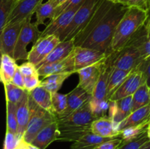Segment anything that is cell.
I'll return each mask as SVG.
<instances>
[{
    "label": "cell",
    "mask_w": 150,
    "mask_h": 149,
    "mask_svg": "<svg viewBox=\"0 0 150 149\" xmlns=\"http://www.w3.org/2000/svg\"><path fill=\"white\" fill-rule=\"evenodd\" d=\"M127 9V6L121 3H114L81 46L98 50L108 55L116 28Z\"/></svg>",
    "instance_id": "obj_1"
},
{
    "label": "cell",
    "mask_w": 150,
    "mask_h": 149,
    "mask_svg": "<svg viewBox=\"0 0 150 149\" xmlns=\"http://www.w3.org/2000/svg\"><path fill=\"white\" fill-rule=\"evenodd\" d=\"M97 118L92 112L89 101L67 116L57 118V140L75 142L91 132L92 123Z\"/></svg>",
    "instance_id": "obj_2"
},
{
    "label": "cell",
    "mask_w": 150,
    "mask_h": 149,
    "mask_svg": "<svg viewBox=\"0 0 150 149\" xmlns=\"http://www.w3.org/2000/svg\"><path fill=\"white\" fill-rule=\"evenodd\" d=\"M148 17V10L136 7H128L116 28L108 55L123 48L134 34L146 23Z\"/></svg>",
    "instance_id": "obj_3"
},
{
    "label": "cell",
    "mask_w": 150,
    "mask_h": 149,
    "mask_svg": "<svg viewBox=\"0 0 150 149\" xmlns=\"http://www.w3.org/2000/svg\"><path fill=\"white\" fill-rule=\"evenodd\" d=\"M29 119L27 127L22 137V140L27 144H30L35 136L41 129L57 121V115L54 113L42 109L37 105L29 95Z\"/></svg>",
    "instance_id": "obj_4"
},
{
    "label": "cell",
    "mask_w": 150,
    "mask_h": 149,
    "mask_svg": "<svg viewBox=\"0 0 150 149\" xmlns=\"http://www.w3.org/2000/svg\"><path fill=\"white\" fill-rule=\"evenodd\" d=\"M102 1L103 0H84L75 13L70 24L60 35V41H67L74 39L89 21Z\"/></svg>",
    "instance_id": "obj_5"
},
{
    "label": "cell",
    "mask_w": 150,
    "mask_h": 149,
    "mask_svg": "<svg viewBox=\"0 0 150 149\" xmlns=\"http://www.w3.org/2000/svg\"><path fill=\"white\" fill-rule=\"evenodd\" d=\"M107 59L111 67L125 71H133L143 64L139 50L129 42L120 51L108 55Z\"/></svg>",
    "instance_id": "obj_6"
},
{
    "label": "cell",
    "mask_w": 150,
    "mask_h": 149,
    "mask_svg": "<svg viewBox=\"0 0 150 149\" xmlns=\"http://www.w3.org/2000/svg\"><path fill=\"white\" fill-rule=\"evenodd\" d=\"M31 19L32 17H29L23 20L13 53V58L16 61L27 60L29 53L27 51L28 45L31 42L35 43L40 36L41 32L38 29V26L32 23Z\"/></svg>",
    "instance_id": "obj_7"
},
{
    "label": "cell",
    "mask_w": 150,
    "mask_h": 149,
    "mask_svg": "<svg viewBox=\"0 0 150 149\" xmlns=\"http://www.w3.org/2000/svg\"><path fill=\"white\" fill-rule=\"evenodd\" d=\"M60 42L59 38L54 34L40 37L33 44L31 51H29L27 61L37 67Z\"/></svg>",
    "instance_id": "obj_8"
},
{
    "label": "cell",
    "mask_w": 150,
    "mask_h": 149,
    "mask_svg": "<svg viewBox=\"0 0 150 149\" xmlns=\"http://www.w3.org/2000/svg\"><path fill=\"white\" fill-rule=\"evenodd\" d=\"M73 56L74 70L76 72L84 67L103 62L108 57V55L102 51L81 46H75Z\"/></svg>",
    "instance_id": "obj_9"
},
{
    "label": "cell",
    "mask_w": 150,
    "mask_h": 149,
    "mask_svg": "<svg viewBox=\"0 0 150 149\" xmlns=\"http://www.w3.org/2000/svg\"><path fill=\"white\" fill-rule=\"evenodd\" d=\"M114 3L115 2L112 1L111 0H103L102 2L97 7L96 10L93 13L92 17L90 18L89 21L85 25L84 27L79 32L76 37L73 39L75 46H81V45L83 41L90 34V33L95 29V28L98 26L99 22L102 20L103 18L108 13V11L111 9V7H112Z\"/></svg>",
    "instance_id": "obj_10"
},
{
    "label": "cell",
    "mask_w": 150,
    "mask_h": 149,
    "mask_svg": "<svg viewBox=\"0 0 150 149\" xmlns=\"http://www.w3.org/2000/svg\"><path fill=\"white\" fill-rule=\"evenodd\" d=\"M146 83L144 73L136 69L122 82L118 89L114 92L108 101H117L128 96H132L142 84Z\"/></svg>",
    "instance_id": "obj_11"
},
{
    "label": "cell",
    "mask_w": 150,
    "mask_h": 149,
    "mask_svg": "<svg viewBox=\"0 0 150 149\" xmlns=\"http://www.w3.org/2000/svg\"><path fill=\"white\" fill-rule=\"evenodd\" d=\"M23 21L8 23L0 34V56L7 54L13 58L15 47Z\"/></svg>",
    "instance_id": "obj_12"
},
{
    "label": "cell",
    "mask_w": 150,
    "mask_h": 149,
    "mask_svg": "<svg viewBox=\"0 0 150 149\" xmlns=\"http://www.w3.org/2000/svg\"><path fill=\"white\" fill-rule=\"evenodd\" d=\"M81 4L76 6L73 8L69 9V10H64L61 14L59 15L57 18L50 20V23L47 25V26L44 29V30L41 32L40 37L46 36V35L54 34L59 38L62 33L64 32V29L70 24L75 13H76L78 9L80 7Z\"/></svg>",
    "instance_id": "obj_13"
},
{
    "label": "cell",
    "mask_w": 150,
    "mask_h": 149,
    "mask_svg": "<svg viewBox=\"0 0 150 149\" xmlns=\"http://www.w3.org/2000/svg\"><path fill=\"white\" fill-rule=\"evenodd\" d=\"M42 1L43 0H18L10 13L7 24L23 21L27 18L32 17Z\"/></svg>",
    "instance_id": "obj_14"
},
{
    "label": "cell",
    "mask_w": 150,
    "mask_h": 149,
    "mask_svg": "<svg viewBox=\"0 0 150 149\" xmlns=\"http://www.w3.org/2000/svg\"><path fill=\"white\" fill-rule=\"evenodd\" d=\"M104 61L89 67H84L76 71L79 77V83L77 86L81 88L91 96L93 93V91L99 78L101 67Z\"/></svg>",
    "instance_id": "obj_15"
},
{
    "label": "cell",
    "mask_w": 150,
    "mask_h": 149,
    "mask_svg": "<svg viewBox=\"0 0 150 149\" xmlns=\"http://www.w3.org/2000/svg\"><path fill=\"white\" fill-rule=\"evenodd\" d=\"M70 71L75 72L73 50L71 53L63 60L51 63V64H44L38 68V73L39 76H43V77H46L53 74H57V73Z\"/></svg>",
    "instance_id": "obj_16"
},
{
    "label": "cell",
    "mask_w": 150,
    "mask_h": 149,
    "mask_svg": "<svg viewBox=\"0 0 150 149\" xmlns=\"http://www.w3.org/2000/svg\"><path fill=\"white\" fill-rule=\"evenodd\" d=\"M58 135V123L56 121L41 129L30 144L38 149H45L51 143L57 140Z\"/></svg>",
    "instance_id": "obj_17"
},
{
    "label": "cell",
    "mask_w": 150,
    "mask_h": 149,
    "mask_svg": "<svg viewBox=\"0 0 150 149\" xmlns=\"http://www.w3.org/2000/svg\"><path fill=\"white\" fill-rule=\"evenodd\" d=\"M91 97V95L88 94L81 87L77 86L76 89L67 94V107L65 110L57 118L67 116L69 114L74 112L75 110L83 106L85 103L89 102Z\"/></svg>",
    "instance_id": "obj_18"
},
{
    "label": "cell",
    "mask_w": 150,
    "mask_h": 149,
    "mask_svg": "<svg viewBox=\"0 0 150 149\" xmlns=\"http://www.w3.org/2000/svg\"><path fill=\"white\" fill-rule=\"evenodd\" d=\"M91 132L96 135L107 138L120 137V132L116 129L112 120L108 116L96 118L91 125Z\"/></svg>",
    "instance_id": "obj_19"
},
{
    "label": "cell",
    "mask_w": 150,
    "mask_h": 149,
    "mask_svg": "<svg viewBox=\"0 0 150 149\" xmlns=\"http://www.w3.org/2000/svg\"><path fill=\"white\" fill-rule=\"evenodd\" d=\"M16 117L18 122L17 136L22 139L29 119V92H25L20 101L16 104Z\"/></svg>",
    "instance_id": "obj_20"
},
{
    "label": "cell",
    "mask_w": 150,
    "mask_h": 149,
    "mask_svg": "<svg viewBox=\"0 0 150 149\" xmlns=\"http://www.w3.org/2000/svg\"><path fill=\"white\" fill-rule=\"evenodd\" d=\"M74 48L75 45L73 39L67 41H61L51 51V52L47 56L46 58L37 66V69L39 68L41 66L44 65V64H51V63H54L63 60L67 56L71 53Z\"/></svg>",
    "instance_id": "obj_21"
},
{
    "label": "cell",
    "mask_w": 150,
    "mask_h": 149,
    "mask_svg": "<svg viewBox=\"0 0 150 149\" xmlns=\"http://www.w3.org/2000/svg\"><path fill=\"white\" fill-rule=\"evenodd\" d=\"M149 121H150V104L133 111L124 121L119 124L117 130L120 132L125 129L140 125Z\"/></svg>",
    "instance_id": "obj_22"
},
{
    "label": "cell",
    "mask_w": 150,
    "mask_h": 149,
    "mask_svg": "<svg viewBox=\"0 0 150 149\" xmlns=\"http://www.w3.org/2000/svg\"><path fill=\"white\" fill-rule=\"evenodd\" d=\"M110 69H111V67H110L109 62H108V59L106 58V60L102 64L99 78H98L96 86H95L93 93L92 94L91 99H92V100L97 101V102L107 100L106 89Z\"/></svg>",
    "instance_id": "obj_23"
},
{
    "label": "cell",
    "mask_w": 150,
    "mask_h": 149,
    "mask_svg": "<svg viewBox=\"0 0 150 149\" xmlns=\"http://www.w3.org/2000/svg\"><path fill=\"white\" fill-rule=\"evenodd\" d=\"M18 67L16 61L13 57L7 54L0 56V82L3 85L12 82Z\"/></svg>",
    "instance_id": "obj_24"
},
{
    "label": "cell",
    "mask_w": 150,
    "mask_h": 149,
    "mask_svg": "<svg viewBox=\"0 0 150 149\" xmlns=\"http://www.w3.org/2000/svg\"><path fill=\"white\" fill-rule=\"evenodd\" d=\"M111 67V66H110ZM132 71H125L115 67H111L108 74V83L106 89V99L108 100L114 92L122 83V82L128 77Z\"/></svg>",
    "instance_id": "obj_25"
},
{
    "label": "cell",
    "mask_w": 150,
    "mask_h": 149,
    "mask_svg": "<svg viewBox=\"0 0 150 149\" xmlns=\"http://www.w3.org/2000/svg\"><path fill=\"white\" fill-rule=\"evenodd\" d=\"M73 73H75V72H64L46 76L40 82V86L51 93L57 92L61 89L64 80Z\"/></svg>",
    "instance_id": "obj_26"
},
{
    "label": "cell",
    "mask_w": 150,
    "mask_h": 149,
    "mask_svg": "<svg viewBox=\"0 0 150 149\" xmlns=\"http://www.w3.org/2000/svg\"><path fill=\"white\" fill-rule=\"evenodd\" d=\"M115 102L116 105H117V112H116L114 118H112V121L114 123V127L117 130V127H118L119 124L122 121H124L132 112L133 96H126V97L119 99Z\"/></svg>",
    "instance_id": "obj_27"
},
{
    "label": "cell",
    "mask_w": 150,
    "mask_h": 149,
    "mask_svg": "<svg viewBox=\"0 0 150 149\" xmlns=\"http://www.w3.org/2000/svg\"><path fill=\"white\" fill-rule=\"evenodd\" d=\"M111 138L102 137L92 132L84 134L71 145V149H95L101 143Z\"/></svg>",
    "instance_id": "obj_28"
},
{
    "label": "cell",
    "mask_w": 150,
    "mask_h": 149,
    "mask_svg": "<svg viewBox=\"0 0 150 149\" xmlns=\"http://www.w3.org/2000/svg\"><path fill=\"white\" fill-rule=\"evenodd\" d=\"M29 95L34 102L42 109L54 113L51 104V93L41 86L29 92Z\"/></svg>",
    "instance_id": "obj_29"
},
{
    "label": "cell",
    "mask_w": 150,
    "mask_h": 149,
    "mask_svg": "<svg viewBox=\"0 0 150 149\" xmlns=\"http://www.w3.org/2000/svg\"><path fill=\"white\" fill-rule=\"evenodd\" d=\"M55 8L56 7L51 0H48L45 3H41L35 12L36 14V21L34 23L38 26L44 24L46 19L52 20L54 18Z\"/></svg>",
    "instance_id": "obj_30"
},
{
    "label": "cell",
    "mask_w": 150,
    "mask_h": 149,
    "mask_svg": "<svg viewBox=\"0 0 150 149\" xmlns=\"http://www.w3.org/2000/svg\"><path fill=\"white\" fill-rule=\"evenodd\" d=\"M133 96V108L132 112L150 104V89L146 83L142 84L136 91L132 95Z\"/></svg>",
    "instance_id": "obj_31"
},
{
    "label": "cell",
    "mask_w": 150,
    "mask_h": 149,
    "mask_svg": "<svg viewBox=\"0 0 150 149\" xmlns=\"http://www.w3.org/2000/svg\"><path fill=\"white\" fill-rule=\"evenodd\" d=\"M7 102L17 104L24 95L26 91L21 88L18 87L13 83H7L4 84Z\"/></svg>",
    "instance_id": "obj_32"
},
{
    "label": "cell",
    "mask_w": 150,
    "mask_h": 149,
    "mask_svg": "<svg viewBox=\"0 0 150 149\" xmlns=\"http://www.w3.org/2000/svg\"><path fill=\"white\" fill-rule=\"evenodd\" d=\"M51 104L54 113L59 116L63 113L67 107V94H62L58 92L51 93Z\"/></svg>",
    "instance_id": "obj_33"
},
{
    "label": "cell",
    "mask_w": 150,
    "mask_h": 149,
    "mask_svg": "<svg viewBox=\"0 0 150 149\" xmlns=\"http://www.w3.org/2000/svg\"><path fill=\"white\" fill-rule=\"evenodd\" d=\"M149 142V140L147 137L146 131H145L135 138L127 141H122L117 149H141Z\"/></svg>",
    "instance_id": "obj_34"
},
{
    "label": "cell",
    "mask_w": 150,
    "mask_h": 149,
    "mask_svg": "<svg viewBox=\"0 0 150 149\" xmlns=\"http://www.w3.org/2000/svg\"><path fill=\"white\" fill-rule=\"evenodd\" d=\"M7 131L17 135L18 122L16 117V105L7 102Z\"/></svg>",
    "instance_id": "obj_35"
},
{
    "label": "cell",
    "mask_w": 150,
    "mask_h": 149,
    "mask_svg": "<svg viewBox=\"0 0 150 149\" xmlns=\"http://www.w3.org/2000/svg\"><path fill=\"white\" fill-rule=\"evenodd\" d=\"M16 2L14 0H0V34L7 25L8 18Z\"/></svg>",
    "instance_id": "obj_36"
},
{
    "label": "cell",
    "mask_w": 150,
    "mask_h": 149,
    "mask_svg": "<svg viewBox=\"0 0 150 149\" xmlns=\"http://www.w3.org/2000/svg\"><path fill=\"white\" fill-rule=\"evenodd\" d=\"M83 1H84V0H66V1H64V2H63L62 4H61L60 5L57 6V7H56L55 11H54V16L53 19L57 18L59 15L61 14V13H62V12H64V10H69V9L73 8V7H76V6L79 5V4H81Z\"/></svg>",
    "instance_id": "obj_37"
},
{
    "label": "cell",
    "mask_w": 150,
    "mask_h": 149,
    "mask_svg": "<svg viewBox=\"0 0 150 149\" xmlns=\"http://www.w3.org/2000/svg\"><path fill=\"white\" fill-rule=\"evenodd\" d=\"M18 69L23 77H29V76L38 74L36 66L29 61L19 65L18 67Z\"/></svg>",
    "instance_id": "obj_38"
},
{
    "label": "cell",
    "mask_w": 150,
    "mask_h": 149,
    "mask_svg": "<svg viewBox=\"0 0 150 149\" xmlns=\"http://www.w3.org/2000/svg\"><path fill=\"white\" fill-rule=\"evenodd\" d=\"M22 139L19 138L16 134L6 131L5 139L4 143V149H16Z\"/></svg>",
    "instance_id": "obj_39"
},
{
    "label": "cell",
    "mask_w": 150,
    "mask_h": 149,
    "mask_svg": "<svg viewBox=\"0 0 150 149\" xmlns=\"http://www.w3.org/2000/svg\"><path fill=\"white\" fill-rule=\"evenodd\" d=\"M40 82L41 80H40L38 74L24 77V90L28 92L31 91L40 86Z\"/></svg>",
    "instance_id": "obj_40"
},
{
    "label": "cell",
    "mask_w": 150,
    "mask_h": 149,
    "mask_svg": "<svg viewBox=\"0 0 150 149\" xmlns=\"http://www.w3.org/2000/svg\"><path fill=\"white\" fill-rule=\"evenodd\" d=\"M122 143V139L121 137H114L101 143L95 149H117Z\"/></svg>",
    "instance_id": "obj_41"
},
{
    "label": "cell",
    "mask_w": 150,
    "mask_h": 149,
    "mask_svg": "<svg viewBox=\"0 0 150 149\" xmlns=\"http://www.w3.org/2000/svg\"><path fill=\"white\" fill-rule=\"evenodd\" d=\"M11 83H13V84L17 86L18 87L24 89V77H23L21 74V73L19 72L18 69L16 70Z\"/></svg>",
    "instance_id": "obj_42"
},
{
    "label": "cell",
    "mask_w": 150,
    "mask_h": 149,
    "mask_svg": "<svg viewBox=\"0 0 150 149\" xmlns=\"http://www.w3.org/2000/svg\"><path fill=\"white\" fill-rule=\"evenodd\" d=\"M126 5H127V7H139V8L143 9V10H148V11H149L147 7H146L145 0H129L128 2L127 3Z\"/></svg>",
    "instance_id": "obj_43"
},
{
    "label": "cell",
    "mask_w": 150,
    "mask_h": 149,
    "mask_svg": "<svg viewBox=\"0 0 150 149\" xmlns=\"http://www.w3.org/2000/svg\"><path fill=\"white\" fill-rule=\"evenodd\" d=\"M144 75L145 77V80H146V83L149 87H150V60L149 62L146 64V67L144 68L143 71Z\"/></svg>",
    "instance_id": "obj_44"
},
{
    "label": "cell",
    "mask_w": 150,
    "mask_h": 149,
    "mask_svg": "<svg viewBox=\"0 0 150 149\" xmlns=\"http://www.w3.org/2000/svg\"><path fill=\"white\" fill-rule=\"evenodd\" d=\"M51 1H52L53 3H54V6H55L56 7H57V6L60 5L61 4H62L63 2H64V1H66V0H51Z\"/></svg>",
    "instance_id": "obj_45"
},
{
    "label": "cell",
    "mask_w": 150,
    "mask_h": 149,
    "mask_svg": "<svg viewBox=\"0 0 150 149\" xmlns=\"http://www.w3.org/2000/svg\"><path fill=\"white\" fill-rule=\"evenodd\" d=\"M141 149H150V141L143 146Z\"/></svg>",
    "instance_id": "obj_46"
},
{
    "label": "cell",
    "mask_w": 150,
    "mask_h": 149,
    "mask_svg": "<svg viewBox=\"0 0 150 149\" xmlns=\"http://www.w3.org/2000/svg\"><path fill=\"white\" fill-rule=\"evenodd\" d=\"M146 134H147V137L150 141V124L149 125V127H148L147 130H146Z\"/></svg>",
    "instance_id": "obj_47"
},
{
    "label": "cell",
    "mask_w": 150,
    "mask_h": 149,
    "mask_svg": "<svg viewBox=\"0 0 150 149\" xmlns=\"http://www.w3.org/2000/svg\"><path fill=\"white\" fill-rule=\"evenodd\" d=\"M145 2H146V7H147L148 10H150V0H145Z\"/></svg>",
    "instance_id": "obj_48"
},
{
    "label": "cell",
    "mask_w": 150,
    "mask_h": 149,
    "mask_svg": "<svg viewBox=\"0 0 150 149\" xmlns=\"http://www.w3.org/2000/svg\"><path fill=\"white\" fill-rule=\"evenodd\" d=\"M128 1L129 0H120V2H118V3H121V4H124V5H126V4H127V3L128 2Z\"/></svg>",
    "instance_id": "obj_49"
},
{
    "label": "cell",
    "mask_w": 150,
    "mask_h": 149,
    "mask_svg": "<svg viewBox=\"0 0 150 149\" xmlns=\"http://www.w3.org/2000/svg\"><path fill=\"white\" fill-rule=\"evenodd\" d=\"M28 149H38V148L35 147V146H33L32 145L28 144Z\"/></svg>",
    "instance_id": "obj_50"
},
{
    "label": "cell",
    "mask_w": 150,
    "mask_h": 149,
    "mask_svg": "<svg viewBox=\"0 0 150 149\" xmlns=\"http://www.w3.org/2000/svg\"><path fill=\"white\" fill-rule=\"evenodd\" d=\"M146 22H147V23L150 25V10L149 11V17H148V19H147V20H146Z\"/></svg>",
    "instance_id": "obj_51"
},
{
    "label": "cell",
    "mask_w": 150,
    "mask_h": 149,
    "mask_svg": "<svg viewBox=\"0 0 150 149\" xmlns=\"http://www.w3.org/2000/svg\"><path fill=\"white\" fill-rule=\"evenodd\" d=\"M112 1H114V2H120V0H111Z\"/></svg>",
    "instance_id": "obj_52"
},
{
    "label": "cell",
    "mask_w": 150,
    "mask_h": 149,
    "mask_svg": "<svg viewBox=\"0 0 150 149\" xmlns=\"http://www.w3.org/2000/svg\"><path fill=\"white\" fill-rule=\"evenodd\" d=\"M14 1H18V0H14Z\"/></svg>",
    "instance_id": "obj_53"
},
{
    "label": "cell",
    "mask_w": 150,
    "mask_h": 149,
    "mask_svg": "<svg viewBox=\"0 0 150 149\" xmlns=\"http://www.w3.org/2000/svg\"><path fill=\"white\" fill-rule=\"evenodd\" d=\"M149 89H150V87H149Z\"/></svg>",
    "instance_id": "obj_54"
}]
</instances>
